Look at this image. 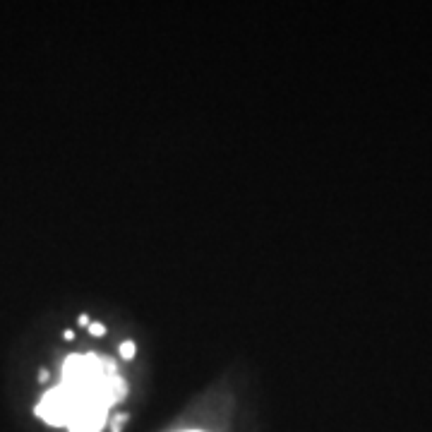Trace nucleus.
Returning a JSON list of instances; mask_svg holds the SVG:
<instances>
[{
	"label": "nucleus",
	"instance_id": "20e7f679",
	"mask_svg": "<svg viewBox=\"0 0 432 432\" xmlns=\"http://www.w3.org/2000/svg\"><path fill=\"white\" fill-rule=\"evenodd\" d=\"M77 322H80V327H87V329H89L91 319H89V315H80V319H77Z\"/></svg>",
	"mask_w": 432,
	"mask_h": 432
},
{
	"label": "nucleus",
	"instance_id": "423d86ee",
	"mask_svg": "<svg viewBox=\"0 0 432 432\" xmlns=\"http://www.w3.org/2000/svg\"><path fill=\"white\" fill-rule=\"evenodd\" d=\"M48 377H51V375H48V370H41V372H38V380H41V382H46Z\"/></svg>",
	"mask_w": 432,
	"mask_h": 432
},
{
	"label": "nucleus",
	"instance_id": "7ed1b4c3",
	"mask_svg": "<svg viewBox=\"0 0 432 432\" xmlns=\"http://www.w3.org/2000/svg\"><path fill=\"white\" fill-rule=\"evenodd\" d=\"M89 332H91V337H104V334H106V327H104V324H89Z\"/></svg>",
	"mask_w": 432,
	"mask_h": 432
},
{
	"label": "nucleus",
	"instance_id": "f03ea898",
	"mask_svg": "<svg viewBox=\"0 0 432 432\" xmlns=\"http://www.w3.org/2000/svg\"><path fill=\"white\" fill-rule=\"evenodd\" d=\"M118 353H120V358H123V361H133V358H135V343L133 341H123V343H120V348H118Z\"/></svg>",
	"mask_w": 432,
	"mask_h": 432
},
{
	"label": "nucleus",
	"instance_id": "39448f33",
	"mask_svg": "<svg viewBox=\"0 0 432 432\" xmlns=\"http://www.w3.org/2000/svg\"><path fill=\"white\" fill-rule=\"evenodd\" d=\"M62 339H65V341H72V339H75V334H72L70 329H65V332H62Z\"/></svg>",
	"mask_w": 432,
	"mask_h": 432
},
{
	"label": "nucleus",
	"instance_id": "0eeeda50",
	"mask_svg": "<svg viewBox=\"0 0 432 432\" xmlns=\"http://www.w3.org/2000/svg\"><path fill=\"white\" fill-rule=\"evenodd\" d=\"M190 432H197V430H190Z\"/></svg>",
	"mask_w": 432,
	"mask_h": 432
},
{
	"label": "nucleus",
	"instance_id": "f257e3e1",
	"mask_svg": "<svg viewBox=\"0 0 432 432\" xmlns=\"http://www.w3.org/2000/svg\"><path fill=\"white\" fill-rule=\"evenodd\" d=\"M128 396L118 375H106L104 361L94 353H75L62 363V382L43 394L36 416L53 428L70 432H101L109 409Z\"/></svg>",
	"mask_w": 432,
	"mask_h": 432
}]
</instances>
